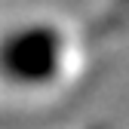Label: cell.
Returning a JSON list of instances; mask_svg holds the SVG:
<instances>
[{"instance_id":"cell-1","label":"cell","mask_w":129,"mask_h":129,"mask_svg":"<svg viewBox=\"0 0 129 129\" xmlns=\"http://www.w3.org/2000/svg\"><path fill=\"white\" fill-rule=\"evenodd\" d=\"M77 34L55 19L22 22L3 43V74L19 89H52L77 71Z\"/></svg>"}]
</instances>
